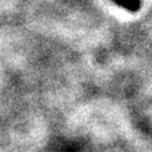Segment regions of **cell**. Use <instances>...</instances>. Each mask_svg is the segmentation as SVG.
<instances>
[{"label":"cell","mask_w":152,"mask_h":152,"mask_svg":"<svg viewBox=\"0 0 152 152\" xmlns=\"http://www.w3.org/2000/svg\"><path fill=\"white\" fill-rule=\"evenodd\" d=\"M113 5L120 8L124 12H128L131 15H136L143 8V0H110Z\"/></svg>","instance_id":"cell-1"}]
</instances>
